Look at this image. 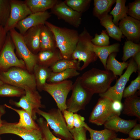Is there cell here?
<instances>
[{"label": "cell", "mask_w": 140, "mask_h": 140, "mask_svg": "<svg viewBox=\"0 0 140 140\" xmlns=\"http://www.w3.org/2000/svg\"><path fill=\"white\" fill-rule=\"evenodd\" d=\"M81 82L93 94L105 92L117 79L110 71L93 68L80 76Z\"/></svg>", "instance_id": "obj_1"}, {"label": "cell", "mask_w": 140, "mask_h": 140, "mask_svg": "<svg viewBox=\"0 0 140 140\" xmlns=\"http://www.w3.org/2000/svg\"><path fill=\"white\" fill-rule=\"evenodd\" d=\"M45 25L54 34L57 48L63 58L71 59L78 41V31L75 29L57 26L47 21Z\"/></svg>", "instance_id": "obj_2"}, {"label": "cell", "mask_w": 140, "mask_h": 140, "mask_svg": "<svg viewBox=\"0 0 140 140\" xmlns=\"http://www.w3.org/2000/svg\"><path fill=\"white\" fill-rule=\"evenodd\" d=\"M0 79L4 83L24 90L26 88L36 89L37 85L34 75L23 68L16 67L0 72Z\"/></svg>", "instance_id": "obj_3"}, {"label": "cell", "mask_w": 140, "mask_h": 140, "mask_svg": "<svg viewBox=\"0 0 140 140\" xmlns=\"http://www.w3.org/2000/svg\"><path fill=\"white\" fill-rule=\"evenodd\" d=\"M37 114L45 120L53 130V133L57 137L64 140H73L72 136L68 129L61 111L58 108H53L46 112L40 109Z\"/></svg>", "instance_id": "obj_4"}, {"label": "cell", "mask_w": 140, "mask_h": 140, "mask_svg": "<svg viewBox=\"0 0 140 140\" xmlns=\"http://www.w3.org/2000/svg\"><path fill=\"white\" fill-rule=\"evenodd\" d=\"M71 96L67 101L66 110L76 113L79 111L84 110L93 95L82 84L80 76L73 84Z\"/></svg>", "instance_id": "obj_5"}, {"label": "cell", "mask_w": 140, "mask_h": 140, "mask_svg": "<svg viewBox=\"0 0 140 140\" xmlns=\"http://www.w3.org/2000/svg\"><path fill=\"white\" fill-rule=\"evenodd\" d=\"M92 38L85 28L79 34L78 41L71 59L77 60L80 63L81 61L83 62L80 71L85 68L90 63L95 61L97 59L96 54L87 46L88 42Z\"/></svg>", "instance_id": "obj_6"}, {"label": "cell", "mask_w": 140, "mask_h": 140, "mask_svg": "<svg viewBox=\"0 0 140 140\" xmlns=\"http://www.w3.org/2000/svg\"><path fill=\"white\" fill-rule=\"evenodd\" d=\"M137 71V66L133 58L130 60L127 69L117 81L115 85L104 93L99 94L100 97L107 98L112 102L121 101L125 87L132 74Z\"/></svg>", "instance_id": "obj_7"}, {"label": "cell", "mask_w": 140, "mask_h": 140, "mask_svg": "<svg viewBox=\"0 0 140 140\" xmlns=\"http://www.w3.org/2000/svg\"><path fill=\"white\" fill-rule=\"evenodd\" d=\"M72 81L66 80L53 83H46L42 90L48 93L55 101L58 108L62 113L66 110V100L69 92L72 90Z\"/></svg>", "instance_id": "obj_8"}, {"label": "cell", "mask_w": 140, "mask_h": 140, "mask_svg": "<svg viewBox=\"0 0 140 140\" xmlns=\"http://www.w3.org/2000/svg\"><path fill=\"white\" fill-rule=\"evenodd\" d=\"M15 48L10 33L8 32L5 43L0 52V72L6 71L12 67L23 69L25 67L24 61L18 59L16 56Z\"/></svg>", "instance_id": "obj_9"}, {"label": "cell", "mask_w": 140, "mask_h": 140, "mask_svg": "<svg viewBox=\"0 0 140 140\" xmlns=\"http://www.w3.org/2000/svg\"><path fill=\"white\" fill-rule=\"evenodd\" d=\"M14 44L16 52L24 61L25 66L29 72L33 70L34 66L37 64V56L32 53L25 44L23 35L16 31L15 28L9 32Z\"/></svg>", "instance_id": "obj_10"}, {"label": "cell", "mask_w": 140, "mask_h": 140, "mask_svg": "<svg viewBox=\"0 0 140 140\" xmlns=\"http://www.w3.org/2000/svg\"><path fill=\"white\" fill-rule=\"evenodd\" d=\"M25 94L18 102H13L16 107H20L28 113L32 119L37 120V111L40 108H45L41 103V97L36 89L26 88Z\"/></svg>", "instance_id": "obj_11"}, {"label": "cell", "mask_w": 140, "mask_h": 140, "mask_svg": "<svg viewBox=\"0 0 140 140\" xmlns=\"http://www.w3.org/2000/svg\"><path fill=\"white\" fill-rule=\"evenodd\" d=\"M112 102L107 98L100 97L90 113L89 122L98 126L104 125L116 115L112 109Z\"/></svg>", "instance_id": "obj_12"}, {"label": "cell", "mask_w": 140, "mask_h": 140, "mask_svg": "<svg viewBox=\"0 0 140 140\" xmlns=\"http://www.w3.org/2000/svg\"><path fill=\"white\" fill-rule=\"evenodd\" d=\"M51 9V13L59 19L64 20L75 27H78L81 24L82 13L73 10L64 1H59Z\"/></svg>", "instance_id": "obj_13"}, {"label": "cell", "mask_w": 140, "mask_h": 140, "mask_svg": "<svg viewBox=\"0 0 140 140\" xmlns=\"http://www.w3.org/2000/svg\"><path fill=\"white\" fill-rule=\"evenodd\" d=\"M32 12L24 1L10 0V11L8 22L4 27L6 33L15 28L17 23Z\"/></svg>", "instance_id": "obj_14"}, {"label": "cell", "mask_w": 140, "mask_h": 140, "mask_svg": "<svg viewBox=\"0 0 140 140\" xmlns=\"http://www.w3.org/2000/svg\"><path fill=\"white\" fill-rule=\"evenodd\" d=\"M7 134L17 135L24 140H40L43 138L40 129L32 130H28L17 126L16 123L3 121L0 128V135Z\"/></svg>", "instance_id": "obj_15"}, {"label": "cell", "mask_w": 140, "mask_h": 140, "mask_svg": "<svg viewBox=\"0 0 140 140\" xmlns=\"http://www.w3.org/2000/svg\"><path fill=\"white\" fill-rule=\"evenodd\" d=\"M51 14L47 11L32 13L19 22L15 28L23 35L31 28L39 25L45 24L47 20L51 16Z\"/></svg>", "instance_id": "obj_16"}, {"label": "cell", "mask_w": 140, "mask_h": 140, "mask_svg": "<svg viewBox=\"0 0 140 140\" xmlns=\"http://www.w3.org/2000/svg\"><path fill=\"white\" fill-rule=\"evenodd\" d=\"M118 25L123 35L128 40L137 41L140 37V21L127 16L122 19Z\"/></svg>", "instance_id": "obj_17"}, {"label": "cell", "mask_w": 140, "mask_h": 140, "mask_svg": "<svg viewBox=\"0 0 140 140\" xmlns=\"http://www.w3.org/2000/svg\"><path fill=\"white\" fill-rule=\"evenodd\" d=\"M137 120H125L115 115L107 121L103 125L105 128L116 132H119L127 134L137 123Z\"/></svg>", "instance_id": "obj_18"}, {"label": "cell", "mask_w": 140, "mask_h": 140, "mask_svg": "<svg viewBox=\"0 0 140 140\" xmlns=\"http://www.w3.org/2000/svg\"><path fill=\"white\" fill-rule=\"evenodd\" d=\"M42 25L30 28L22 35L26 46L32 53L36 55L40 50V34Z\"/></svg>", "instance_id": "obj_19"}, {"label": "cell", "mask_w": 140, "mask_h": 140, "mask_svg": "<svg viewBox=\"0 0 140 140\" xmlns=\"http://www.w3.org/2000/svg\"><path fill=\"white\" fill-rule=\"evenodd\" d=\"M91 39L88 42L87 46L99 58L105 68L107 60L109 56L112 53L119 52L120 45L116 43L106 46H99L93 44L91 42Z\"/></svg>", "instance_id": "obj_20"}, {"label": "cell", "mask_w": 140, "mask_h": 140, "mask_svg": "<svg viewBox=\"0 0 140 140\" xmlns=\"http://www.w3.org/2000/svg\"><path fill=\"white\" fill-rule=\"evenodd\" d=\"M40 43V51H54L57 48L54 34L45 24L41 26Z\"/></svg>", "instance_id": "obj_21"}, {"label": "cell", "mask_w": 140, "mask_h": 140, "mask_svg": "<svg viewBox=\"0 0 140 140\" xmlns=\"http://www.w3.org/2000/svg\"><path fill=\"white\" fill-rule=\"evenodd\" d=\"M122 113L128 116H135L140 120V97L137 94L125 98L123 104Z\"/></svg>", "instance_id": "obj_22"}, {"label": "cell", "mask_w": 140, "mask_h": 140, "mask_svg": "<svg viewBox=\"0 0 140 140\" xmlns=\"http://www.w3.org/2000/svg\"><path fill=\"white\" fill-rule=\"evenodd\" d=\"M5 107L12 110L19 115V119L18 122L16 123L18 126L26 129L32 130L40 129L37 124L32 118L30 115L23 109H18L6 104L4 105Z\"/></svg>", "instance_id": "obj_23"}, {"label": "cell", "mask_w": 140, "mask_h": 140, "mask_svg": "<svg viewBox=\"0 0 140 140\" xmlns=\"http://www.w3.org/2000/svg\"><path fill=\"white\" fill-rule=\"evenodd\" d=\"M37 55V64L47 67H50L58 61L63 59L58 48L54 51H40Z\"/></svg>", "instance_id": "obj_24"}, {"label": "cell", "mask_w": 140, "mask_h": 140, "mask_svg": "<svg viewBox=\"0 0 140 140\" xmlns=\"http://www.w3.org/2000/svg\"><path fill=\"white\" fill-rule=\"evenodd\" d=\"M112 18V16L108 14L99 19L100 23L105 28L108 35L114 39L120 41L122 37V33L119 27L113 22Z\"/></svg>", "instance_id": "obj_25"}, {"label": "cell", "mask_w": 140, "mask_h": 140, "mask_svg": "<svg viewBox=\"0 0 140 140\" xmlns=\"http://www.w3.org/2000/svg\"><path fill=\"white\" fill-rule=\"evenodd\" d=\"M59 1L57 0H25L26 5L32 12H43L51 9Z\"/></svg>", "instance_id": "obj_26"}, {"label": "cell", "mask_w": 140, "mask_h": 140, "mask_svg": "<svg viewBox=\"0 0 140 140\" xmlns=\"http://www.w3.org/2000/svg\"><path fill=\"white\" fill-rule=\"evenodd\" d=\"M116 53L111 54L107 60L105 69L111 71L115 75L121 76L123 71L128 67V62H120L116 58Z\"/></svg>", "instance_id": "obj_27"}, {"label": "cell", "mask_w": 140, "mask_h": 140, "mask_svg": "<svg viewBox=\"0 0 140 140\" xmlns=\"http://www.w3.org/2000/svg\"><path fill=\"white\" fill-rule=\"evenodd\" d=\"M115 0H94L93 14L99 19L108 14Z\"/></svg>", "instance_id": "obj_28"}, {"label": "cell", "mask_w": 140, "mask_h": 140, "mask_svg": "<svg viewBox=\"0 0 140 140\" xmlns=\"http://www.w3.org/2000/svg\"><path fill=\"white\" fill-rule=\"evenodd\" d=\"M84 127L90 134V138L88 140H111L117 136L115 132L107 129L100 130H95L90 127L86 123Z\"/></svg>", "instance_id": "obj_29"}, {"label": "cell", "mask_w": 140, "mask_h": 140, "mask_svg": "<svg viewBox=\"0 0 140 140\" xmlns=\"http://www.w3.org/2000/svg\"><path fill=\"white\" fill-rule=\"evenodd\" d=\"M33 70L34 73L37 87L40 90H42L52 71L48 67L38 64L34 66Z\"/></svg>", "instance_id": "obj_30"}, {"label": "cell", "mask_w": 140, "mask_h": 140, "mask_svg": "<svg viewBox=\"0 0 140 140\" xmlns=\"http://www.w3.org/2000/svg\"><path fill=\"white\" fill-rule=\"evenodd\" d=\"M80 62L71 59H62L60 60L50 67L52 72L57 73L70 69L80 70Z\"/></svg>", "instance_id": "obj_31"}, {"label": "cell", "mask_w": 140, "mask_h": 140, "mask_svg": "<svg viewBox=\"0 0 140 140\" xmlns=\"http://www.w3.org/2000/svg\"><path fill=\"white\" fill-rule=\"evenodd\" d=\"M126 2L125 0H116L115 6L110 13L113 17V22L116 25H118L120 20L128 16V8L125 5Z\"/></svg>", "instance_id": "obj_32"}, {"label": "cell", "mask_w": 140, "mask_h": 140, "mask_svg": "<svg viewBox=\"0 0 140 140\" xmlns=\"http://www.w3.org/2000/svg\"><path fill=\"white\" fill-rule=\"evenodd\" d=\"M77 71L75 69H70L57 73L52 72L47 81L53 83L63 81L68 78L79 75L80 73Z\"/></svg>", "instance_id": "obj_33"}, {"label": "cell", "mask_w": 140, "mask_h": 140, "mask_svg": "<svg viewBox=\"0 0 140 140\" xmlns=\"http://www.w3.org/2000/svg\"><path fill=\"white\" fill-rule=\"evenodd\" d=\"M25 94L24 89L9 84L4 83L0 87V96L22 97Z\"/></svg>", "instance_id": "obj_34"}, {"label": "cell", "mask_w": 140, "mask_h": 140, "mask_svg": "<svg viewBox=\"0 0 140 140\" xmlns=\"http://www.w3.org/2000/svg\"><path fill=\"white\" fill-rule=\"evenodd\" d=\"M123 62H125L129 58L133 57L140 52V45L130 40H127L123 46Z\"/></svg>", "instance_id": "obj_35"}, {"label": "cell", "mask_w": 140, "mask_h": 140, "mask_svg": "<svg viewBox=\"0 0 140 140\" xmlns=\"http://www.w3.org/2000/svg\"><path fill=\"white\" fill-rule=\"evenodd\" d=\"M91 0H66V4L73 10L81 13L85 12L89 7Z\"/></svg>", "instance_id": "obj_36"}, {"label": "cell", "mask_w": 140, "mask_h": 140, "mask_svg": "<svg viewBox=\"0 0 140 140\" xmlns=\"http://www.w3.org/2000/svg\"><path fill=\"white\" fill-rule=\"evenodd\" d=\"M37 121L41 131L43 138L45 140H62L56 137L51 131L49 125L43 118L40 117L37 120Z\"/></svg>", "instance_id": "obj_37"}, {"label": "cell", "mask_w": 140, "mask_h": 140, "mask_svg": "<svg viewBox=\"0 0 140 140\" xmlns=\"http://www.w3.org/2000/svg\"><path fill=\"white\" fill-rule=\"evenodd\" d=\"M10 11V0H0V26L4 27L9 18Z\"/></svg>", "instance_id": "obj_38"}, {"label": "cell", "mask_w": 140, "mask_h": 140, "mask_svg": "<svg viewBox=\"0 0 140 140\" xmlns=\"http://www.w3.org/2000/svg\"><path fill=\"white\" fill-rule=\"evenodd\" d=\"M140 88V72H138L137 76L132 81L130 85L124 89L123 97L126 98L133 95L136 94L138 90Z\"/></svg>", "instance_id": "obj_39"}, {"label": "cell", "mask_w": 140, "mask_h": 140, "mask_svg": "<svg viewBox=\"0 0 140 140\" xmlns=\"http://www.w3.org/2000/svg\"><path fill=\"white\" fill-rule=\"evenodd\" d=\"M91 42L95 45L99 46H106L109 45V37L105 30H102L101 34L96 33L94 37L92 38Z\"/></svg>", "instance_id": "obj_40"}, {"label": "cell", "mask_w": 140, "mask_h": 140, "mask_svg": "<svg viewBox=\"0 0 140 140\" xmlns=\"http://www.w3.org/2000/svg\"><path fill=\"white\" fill-rule=\"evenodd\" d=\"M127 15L136 19L140 20V0H136L129 4Z\"/></svg>", "instance_id": "obj_41"}, {"label": "cell", "mask_w": 140, "mask_h": 140, "mask_svg": "<svg viewBox=\"0 0 140 140\" xmlns=\"http://www.w3.org/2000/svg\"><path fill=\"white\" fill-rule=\"evenodd\" d=\"M69 130L72 136L73 140H87V130L84 127L79 128H74Z\"/></svg>", "instance_id": "obj_42"}, {"label": "cell", "mask_w": 140, "mask_h": 140, "mask_svg": "<svg viewBox=\"0 0 140 140\" xmlns=\"http://www.w3.org/2000/svg\"><path fill=\"white\" fill-rule=\"evenodd\" d=\"M63 116L66 123L67 127L69 130L73 129L74 121V113L69 111L66 110L62 113Z\"/></svg>", "instance_id": "obj_43"}, {"label": "cell", "mask_w": 140, "mask_h": 140, "mask_svg": "<svg viewBox=\"0 0 140 140\" xmlns=\"http://www.w3.org/2000/svg\"><path fill=\"white\" fill-rule=\"evenodd\" d=\"M73 126L74 128H79L84 127L86 123L84 117L76 113L74 114Z\"/></svg>", "instance_id": "obj_44"}, {"label": "cell", "mask_w": 140, "mask_h": 140, "mask_svg": "<svg viewBox=\"0 0 140 140\" xmlns=\"http://www.w3.org/2000/svg\"><path fill=\"white\" fill-rule=\"evenodd\" d=\"M129 137L134 139H140V124H136L128 133Z\"/></svg>", "instance_id": "obj_45"}, {"label": "cell", "mask_w": 140, "mask_h": 140, "mask_svg": "<svg viewBox=\"0 0 140 140\" xmlns=\"http://www.w3.org/2000/svg\"><path fill=\"white\" fill-rule=\"evenodd\" d=\"M112 108L115 114L118 116L121 114L123 108V104L121 101L118 100H115L112 102Z\"/></svg>", "instance_id": "obj_46"}, {"label": "cell", "mask_w": 140, "mask_h": 140, "mask_svg": "<svg viewBox=\"0 0 140 140\" xmlns=\"http://www.w3.org/2000/svg\"><path fill=\"white\" fill-rule=\"evenodd\" d=\"M7 34L4 27L0 26V52L5 43Z\"/></svg>", "instance_id": "obj_47"}, {"label": "cell", "mask_w": 140, "mask_h": 140, "mask_svg": "<svg viewBox=\"0 0 140 140\" xmlns=\"http://www.w3.org/2000/svg\"><path fill=\"white\" fill-rule=\"evenodd\" d=\"M137 66V72H140V52L132 57Z\"/></svg>", "instance_id": "obj_48"}, {"label": "cell", "mask_w": 140, "mask_h": 140, "mask_svg": "<svg viewBox=\"0 0 140 140\" xmlns=\"http://www.w3.org/2000/svg\"><path fill=\"white\" fill-rule=\"evenodd\" d=\"M111 140H136L132 138L129 137L127 138H119L116 137L113 138Z\"/></svg>", "instance_id": "obj_49"}, {"label": "cell", "mask_w": 140, "mask_h": 140, "mask_svg": "<svg viewBox=\"0 0 140 140\" xmlns=\"http://www.w3.org/2000/svg\"><path fill=\"white\" fill-rule=\"evenodd\" d=\"M5 106L4 105H0V112L5 113Z\"/></svg>", "instance_id": "obj_50"}, {"label": "cell", "mask_w": 140, "mask_h": 140, "mask_svg": "<svg viewBox=\"0 0 140 140\" xmlns=\"http://www.w3.org/2000/svg\"><path fill=\"white\" fill-rule=\"evenodd\" d=\"M4 114H5L4 113L0 112V128L3 122V121L1 119V117Z\"/></svg>", "instance_id": "obj_51"}, {"label": "cell", "mask_w": 140, "mask_h": 140, "mask_svg": "<svg viewBox=\"0 0 140 140\" xmlns=\"http://www.w3.org/2000/svg\"><path fill=\"white\" fill-rule=\"evenodd\" d=\"M4 83L0 79V87Z\"/></svg>", "instance_id": "obj_52"}, {"label": "cell", "mask_w": 140, "mask_h": 140, "mask_svg": "<svg viewBox=\"0 0 140 140\" xmlns=\"http://www.w3.org/2000/svg\"><path fill=\"white\" fill-rule=\"evenodd\" d=\"M40 140H45V139H43V138L42 139H40Z\"/></svg>", "instance_id": "obj_53"}, {"label": "cell", "mask_w": 140, "mask_h": 140, "mask_svg": "<svg viewBox=\"0 0 140 140\" xmlns=\"http://www.w3.org/2000/svg\"><path fill=\"white\" fill-rule=\"evenodd\" d=\"M0 140H1V139L0 137Z\"/></svg>", "instance_id": "obj_54"}, {"label": "cell", "mask_w": 140, "mask_h": 140, "mask_svg": "<svg viewBox=\"0 0 140 140\" xmlns=\"http://www.w3.org/2000/svg\"><path fill=\"white\" fill-rule=\"evenodd\" d=\"M11 140H12L11 139Z\"/></svg>", "instance_id": "obj_55"}]
</instances>
